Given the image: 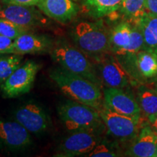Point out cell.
Instances as JSON below:
<instances>
[{
    "label": "cell",
    "instance_id": "21",
    "mask_svg": "<svg viewBox=\"0 0 157 157\" xmlns=\"http://www.w3.org/2000/svg\"><path fill=\"white\" fill-rule=\"evenodd\" d=\"M145 0H123L119 12L131 23H136L146 13Z\"/></svg>",
    "mask_w": 157,
    "mask_h": 157
},
{
    "label": "cell",
    "instance_id": "3",
    "mask_svg": "<svg viewBox=\"0 0 157 157\" xmlns=\"http://www.w3.org/2000/svg\"><path fill=\"white\" fill-rule=\"evenodd\" d=\"M58 113L63 126L71 133L83 130L101 133L105 125L98 109L73 100L60 103Z\"/></svg>",
    "mask_w": 157,
    "mask_h": 157
},
{
    "label": "cell",
    "instance_id": "8",
    "mask_svg": "<svg viewBox=\"0 0 157 157\" xmlns=\"http://www.w3.org/2000/svg\"><path fill=\"white\" fill-rule=\"evenodd\" d=\"M100 134L101 133L91 130L71 132L59 146L58 156H86L101 142Z\"/></svg>",
    "mask_w": 157,
    "mask_h": 157
},
{
    "label": "cell",
    "instance_id": "7",
    "mask_svg": "<svg viewBox=\"0 0 157 157\" xmlns=\"http://www.w3.org/2000/svg\"><path fill=\"white\" fill-rule=\"evenodd\" d=\"M98 73L105 87L126 89L132 83V78L117 56L110 52L97 59Z\"/></svg>",
    "mask_w": 157,
    "mask_h": 157
},
{
    "label": "cell",
    "instance_id": "25",
    "mask_svg": "<svg viewBox=\"0 0 157 157\" xmlns=\"http://www.w3.org/2000/svg\"><path fill=\"white\" fill-rule=\"evenodd\" d=\"M13 42V39L0 35V55H7V51L11 48Z\"/></svg>",
    "mask_w": 157,
    "mask_h": 157
},
{
    "label": "cell",
    "instance_id": "28",
    "mask_svg": "<svg viewBox=\"0 0 157 157\" xmlns=\"http://www.w3.org/2000/svg\"><path fill=\"white\" fill-rule=\"evenodd\" d=\"M148 120L150 126L157 133V114L149 116L148 117Z\"/></svg>",
    "mask_w": 157,
    "mask_h": 157
},
{
    "label": "cell",
    "instance_id": "10",
    "mask_svg": "<svg viewBox=\"0 0 157 157\" xmlns=\"http://www.w3.org/2000/svg\"><path fill=\"white\" fill-rule=\"evenodd\" d=\"M103 105L119 114L141 118L142 111L137 99L121 88L105 87L103 89Z\"/></svg>",
    "mask_w": 157,
    "mask_h": 157
},
{
    "label": "cell",
    "instance_id": "24",
    "mask_svg": "<svg viewBox=\"0 0 157 157\" xmlns=\"http://www.w3.org/2000/svg\"><path fill=\"white\" fill-rule=\"evenodd\" d=\"M119 155L112 147L109 146L105 143H99L85 156L88 157H114Z\"/></svg>",
    "mask_w": 157,
    "mask_h": 157
},
{
    "label": "cell",
    "instance_id": "4",
    "mask_svg": "<svg viewBox=\"0 0 157 157\" xmlns=\"http://www.w3.org/2000/svg\"><path fill=\"white\" fill-rule=\"evenodd\" d=\"M51 57L60 67L87 78L101 85L102 82L98 71L89 56L75 45L66 41H59L51 50Z\"/></svg>",
    "mask_w": 157,
    "mask_h": 157
},
{
    "label": "cell",
    "instance_id": "17",
    "mask_svg": "<svg viewBox=\"0 0 157 157\" xmlns=\"http://www.w3.org/2000/svg\"><path fill=\"white\" fill-rule=\"evenodd\" d=\"M133 23L124 21L116 25L110 32V52L121 56L124 50L130 44Z\"/></svg>",
    "mask_w": 157,
    "mask_h": 157
},
{
    "label": "cell",
    "instance_id": "30",
    "mask_svg": "<svg viewBox=\"0 0 157 157\" xmlns=\"http://www.w3.org/2000/svg\"><path fill=\"white\" fill-rule=\"evenodd\" d=\"M2 7V5H1V4H0V10H1Z\"/></svg>",
    "mask_w": 157,
    "mask_h": 157
},
{
    "label": "cell",
    "instance_id": "26",
    "mask_svg": "<svg viewBox=\"0 0 157 157\" xmlns=\"http://www.w3.org/2000/svg\"><path fill=\"white\" fill-rule=\"evenodd\" d=\"M40 0H2L4 5L36 6Z\"/></svg>",
    "mask_w": 157,
    "mask_h": 157
},
{
    "label": "cell",
    "instance_id": "5",
    "mask_svg": "<svg viewBox=\"0 0 157 157\" xmlns=\"http://www.w3.org/2000/svg\"><path fill=\"white\" fill-rule=\"evenodd\" d=\"M40 66L34 60H28L21 65L9 76L0 88L3 97L17 98L29 93L33 87Z\"/></svg>",
    "mask_w": 157,
    "mask_h": 157
},
{
    "label": "cell",
    "instance_id": "16",
    "mask_svg": "<svg viewBox=\"0 0 157 157\" xmlns=\"http://www.w3.org/2000/svg\"><path fill=\"white\" fill-rule=\"evenodd\" d=\"M137 25L143 36V50L157 57V17L147 13L134 23Z\"/></svg>",
    "mask_w": 157,
    "mask_h": 157
},
{
    "label": "cell",
    "instance_id": "23",
    "mask_svg": "<svg viewBox=\"0 0 157 157\" xmlns=\"http://www.w3.org/2000/svg\"><path fill=\"white\" fill-rule=\"evenodd\" d=\"M30 31V29L20 26L8 20L0 17V35L9 37L15 40L22 34Z\"/></svg>",
    "mask_w": 157,
    "mask_h": 157
},
{
    "label": "cell",
    "instance_id": "18",
    "mask_svg": "<svg viewBox=\"0 0 157 157\" xmlns=\"http://www.w3.org/2000/svg\"><path fill=\"white\" fill-rule=\"evenodd\" d=\"M122 2L123 0H84L83 9L90 17L98 19L119 11Z\"/></svg>",
    "mask_w": 157,
    "mask_h": 157
},
{
    "label": "cell",
    "instance_id": "33",
    "mask_svg": "<svg viewBox=\"0 0 157 157\" xmlns=\"http://www.w3.org/2000/svg\"><path fill=\"white\" fill-rule=\"evenodd\" d=\"M3 56V55H0V56Z\"/></svg>",
    "mask_w": 157,
    "mask_h": 157
},
{
    "label": "cell",
    "instance_id": "13",
    "mask_svg": "<svg viewBox=\"0 0 157 157\" xmlns=\"http://www.w3.org/2000/svg\"><path fill=\"white\" fill-rule=\"evenodd\" d=\"M29 132L16 121L0 120V141L12 151H20L32 143Z\"/></svg>",
    "mask_w": 157,
    "mask_h": 157
},
{
    "label": "cell",
    "instance_id": "20",
    "mask_svg": "<svg viewBox=\"0 0 157 157\" xmlns=\"http://www.w3.org/2000/svg\"><path fill=\"white\" fill-rule=\"evenodd\" d=\"M137 101L141 111L147 116L157 114V93L141 85L137 90Z\"/></svg>",
    "mask_w": 157,
    "mask_h": 157
},
{
    "label": "cell",
    "instance_id": "22",
    "mask_svg": "<svg viewBox=\"0 0 157 157\" xmlns=\"http://www.w3.org/2000/svg\"><path fill=\"white\" fill-rule=\"evenodd\" d=\"M21 62L22 56L19 55L0 56V84H2L21 66Z\"/></svg>",
    "mask_w": 157,
    "mask_h": 157
},
{
    "label": "cell",
    "instance_id": "1",
    "mask_svg": "<svg viewBox=\"0 0 157 157\" xmlns=\"http://www.w3.org/2000/svg\"><path fill=\"white\" fill-rule=\"evenodd\" d=\"M49 75L60 91L71 100L98 111L103 108V94L98 84L60 66L50 70Z\"/></svg>",
    "mask_w": 157,
    "mask_h": 157
},
{
    "label": "cell",
    "instance_id": "11",
    "mask_svg": "<svg viewBox=\"0 0 157 157\" xmlns=\"http://www.w3.org/2000/svg\"><path fill=\"white\" fill-rule=\"evenodd\" d=\"M0 17L30 29L46 22L40 10H38L34 6L5 5L0 10Z\"/></svg>",
    "mask_w": 157,
    "mask_h": 157
},
{
    "label": "cell",
    "instance_id": "29",
    "mask_svg": "<svg viewBox=\"0 0 157 157\" xmlns=\"http://www.w3.org/2000/svg\"><path fill=\"white\" fill-rule=\"evenodd\" d=\"M155 157H157V143H156V153H155Z\"/></svg>",
    "mask_w": 157,
    "mask_h": 157
},
{
    "label": "cell",
    "instance_id": "31",
    "mask_svg": "<svg viewBox=\"0 0 157 157\" xmlns=\"http://www.w3.org/2000/svg\"><path fill=\"white\" fill-rule=\"evenodd\" d=\"M156 93H157V87H156Z\"/></svg>",
    "mask_w": 157,
    "mask_h": 157
},
{
    "label": "cell",
    "instance_id": "6",
    "mask_svg": "<svg viewBox=\"0 0 157 157\" xmlns=\"http://www.w3.org/2000/svg\"><path fill=\"white\" fill-rule=\"evenodd\" d=\"M108 132L121 141L133 140L143 126L141 118H132L119 114L103 105L99 111Z\"/></svg>",
    "mask_w": 157,
    "mask_h": 157
},
{
    "label": "cell",
    "instance_id": "15",
    "mask_svg": "<svg viewBox=\"0 0 157 157\" xmlns=\"http://www.w3.org/2000/svg\"><path fill=\"white\" fill-rule=\"evenodd\" d=\"M157 133L148 125L143 126L125 156L134 157H155Z\"/></svg>",
    "mask_w": 157,
    "mask_h": 157
},
{
    "label": "cell",
    "instance_id": "27",
    "mask_svg": "<svg viewBox=\"0 0 157 157\" xmlns=\"http://www.w3.org/2000/svg\"><path fill=\"white\" fill-rule=\"evenodd\" d=\"M144 6L147 13L157 17V0H145Z\"/></svg>",
    "mask_w": 157,
    "mask_h": 157
},
{
    "label": "cell",
    "instance_id": "19",
    "mask_svg": "<svg viewBox=\"0 0 157 157\" xmlns=\"http://www.w3.org/2000/svg\"><path fill=\"white\" fill-rule=\"evenodd\" d=\"M132 56L135 67L143 77L151 78L157 76V57L155 55L141 50Z\"/></svg>",
    "mask_w": 157,
    "mask_h": 157
},
{
    "label": "cell",
    "instance_id": "14",
    "mask_svg": "<svg viewBox=\"0 0 157 157\" xmlns=\"http://www.w3.org/2000/svg\"><path fill=\"white\" fill-rule=\"evenodd\" d=\"M36 6L45 15L60 23H69L79 10L74 0H40Z\"/></svg>",
    "mask_w": 157,
    "mask_h": 157
},
{
    "label": "cell",
    "instance_id": "2",
    "mask_svg": "<svg viewBox=\"0 0 157 157\" xmlns=\"http://www.w3.org/2000/svg\"><path fill=\"white\" fill-rule=\"evenodd\" d=\"M74 45L89 57L97 59L110 52V32L102 21H81L70 31Z\"/></svg>",
    "mask_w": 157,
    "mask_h": 157
},
{
    "label": "cell",
    "instance_id": "12",
    "mask_svg": "<svg viewBox=\"0 0 157 157\" xmlns=\"http://www.w3.org/2000/svg\"><path fill=\"white\" fill-rule=\"evenodd\" d=\"M53 47V41L50 37L28 32L15 39L7 55L47 53L51 52Z\"/></svg>",
    "mask_w": 157,
    "mask_h": 157
},
{
    "label": "cell",
    "instance_id": "32",
    "mask_svg": "<svg viewBox=\"0 0 157 157\" xmlns=\"http://www.w3.org/2000/svg\"><path fill=\"white\" fill-rule=\"evenodd\" d=\"M74 1H78V0H74Z\"/></svg>",
    "mask_w": 157,
    "mask_h": 157
},
{
    "label": "cell",
    "instance_id": "9",
    "mask_svg": "<svg viewBox=\"0 0 157 157\" xmlns=\"http://www.w3.org/2000/svg\"><path fill=\"white\" fill-rule=\"evenodd\" d=\"M13 117L15 121L34 134H42L50 127V117L48 113L39 104L33 101L17 108Z\"/></svg>",
    "mask_w": 157,
    "mask_h": 157
}]
</instances>
